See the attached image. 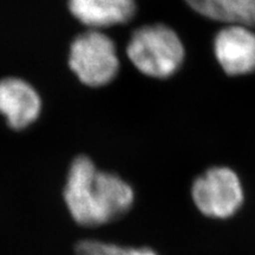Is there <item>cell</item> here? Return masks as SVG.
Here are the masks:
<instances>
[{"label":"cell","mask_w":255,"mask_h":255,"mask_svg":"<svg viewBox=\"0 0 255 255\" xmlns=\"http://www.w3.org/2000/svg\"><path fill=\"white\" fill-rule=\"evenodd\" d=\"M39 95L28 83L19 78L0 81V114L12 129L21 130L39 117Z\"/></svg>","instance_id":"6"},{"label":"cell","mask_w":255,"mask_h":255,"mask_svg":"<svg viewBox=\"0 0 255 255\" xmlns=\"http://www.w3.org/2000/svg\"><path fill=\"white\" fill-rule=\"evenodd\" d=\"M194 11L228 25L255 26V0H186Z\"/></svg>","instance_id":"8"},{"label":"cell","mask_w":255,"mask_h":255,"mask_svg":"<svg viewBox=\"0 0 255 255\" xmlns=\"http://www.w3.org/2000/svg\"><path fill=\"white\" fill-rule=\"evenodd\" d=\"M245 25H227L214 38V53L223 71L244 76L255 71V32Z\"/></svg>","instance_id":"5"},{"label":"cell","mask_w":255,"mask_h":255,"mask_svg":"<svg viewBox=\"0 0 255 255\" xmlns=\"http://www.w3.org/2000/svg\"><path fill=\"white\" fill-rule=\"evenodd\" d=\"M191 197L203 215L228 219L240 209L245 194L240 178L234 170L227 167H214L194 181Z\"/></svg>","instance_id":"4"},{"label":"cell","mask_w":255,"mask_h":255,"mask_svg":"<svg viewBox=\"0 0 255 255\" xmlns=\"http://www.w3.org/2000/svg\"><path fill=\"white\" fill-rule=\"evenodd\" d=\"M127 55L135 68L151 78L174 76L184 60V46L173 28L163 24L146 25L132 33Z\"/></svg>","instance_id":"2"},{"label":"cell","mask_w":255,"mask_h":255,"mask_svg":"<svg viewBox=\"0 0 255 255\" xmlns=\"http://www.w3.org/2000/svg\"><path fill=\"white\" fill-rule=\"evenodd\" d=\"M73 17L91 30L126 24L135 15V0H69Z\"/></svg>","instance_id":"7"},{"label":"cell","mask_w":255,"mask_h":255,"mask_svg":"<svg viewBox=\"0 0 255 255\" xmlns=\"http://www.w3.org/2000/svg\"><path fill=\"white\" fill-rule=\"evenodd\" d=\"M69 64L79 81L92 88L109 84L120 69L115 43L98 30H89L73 40Z\"/></svg>","instance_id":"3"},{"label":"cell","mask_w":255,"mask_h":255,"mask_svg":"<svg viewBox=\"0 0 255 255\" xmlns=\"http://www.w3.org/2000/svg\"><path fill=\"white\" fill-rule=\"evenodd\" d=\"M77 255H158L150 248L123 247L97 240H84L76 246Z\"/></svg>","instance_id":"9"},{"label":"cell","mask_w":255,"mask_h":255,"mask_svg":"<svg viewBox=\"0 0 255 255\" xmlns=\"http://www.w3.org/2000/svg\"><path fill=\"white\" fill-rule=\"evenodd\" d=\"M133 189L119 175L102 171L87 156L70 165L64 201L78 225L98 227L122 218L132 207Z\"/></svg>","instance_id":"1"}]
</instances>
